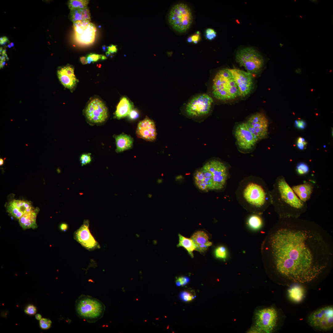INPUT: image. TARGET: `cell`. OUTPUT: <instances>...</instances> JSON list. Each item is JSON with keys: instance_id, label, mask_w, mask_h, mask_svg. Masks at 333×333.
<instances>
[{"instance_id": "obj_24", "label": "cell", "mask_w": 333, "mask_h": 333, "mask_svg": "<svg viewBox=\"0 0 333 333\" xmlns=\"http://www.w3.org/2000/svg\"><path fill=\"white\" fill-rule=\"evenodd\" d=\"M133 107V103L128 98L125 97H122L117 107L115 112V117L120 119L127 116Z\"/></svg>"}, {"instance_id": "obj_38", "label": "cell", "mask_w": 333, "mask_h": 333, "mask_svg": "<svg viewBox=\"0 0 333 333\" xmlns=\"http://www.w3.org/2000/svg\"><path fill=\"white\" fill-rule=\"evenodd\" d=\"M307 143L305 139L302 137H299L297 141V146L298 148L301 150H304L306 147Z\"/></svg>"}, {"instance_id": "obj_23", "label": "cell", "mask_w": 333, "mask_h": 333, "mask_svg": "<svg viewBox=\"0 0 333 333\" xmlns=\"http://www.w3.org/2000/svg\"><path fill=\"white\" fill-rule=\"evenodd\" d=\"M39 210L36 208L33 210L25 214L19 219L20 225L24 229L30 228L35 229L38 226L36 223V218Z\"/></svg>"}, {"instance_id": "obj_46", "label": "cell", "mask_w": 333, "mask_h": 333, "mask_svg": "<svg viewBox=\"0 0 333 333\" xmlns=\"http://www.w3.org/2000/svg\"><path fill=\"white\" fill-rule=\"evenodd\" d=\"M9 42L8 39L6 36L0 37V44L2 45H5Z\"/></svg>"}, {"instance_id": "obj_44", "label": "cell", "mask_w": 333, "mask_h": 333, "mask_svg": "<svg viewBox=\"0 0 333 333\" xmlns=\"http://www.w3.org/2000/svg\"><path fill=\"white\" fill-rule=\"evenodd\" d=\"M200 32L197 31L194 34L191 36L192 42L195 44L198 43L200 40Z\"/></svg>"}, {"instance_id": "obj_52", "label": "cell", "mask_w": 333, "mask_h": 333, "mask_svg": "<svg viewBox=\"0 0 333 333\" xmlns=\"http://www.w3.org/2000/svg\"><path fill=\"white\" fill-rule=\"evenodd\" d=\"M107 59V57L105 56L104 55H102L101 60H106Z\"/></svg>"}, {"instance_id": "obj_34", "label": "cell", "mask_w": 333, "mask_h": 333, "mask_svg": "<svg viewBox=\"0 0 333 333\" xmlns=\"http://www.w3.org/2000/svg\"><path fill=\"white\" fill-rule=\"evenodd\" d=\"M180 297L184 301L189 302L195 298V294L192 291L185 290L181 293Z\"/></svg>"}, {"instance_id": "obj_14", "label": "cell", "mask_w": 333, "mask_h": 333, "mask_svg": "<svg viewBox=\"0 0 333 333\" xmlns=\"http://www.w3.org/2000/svg\"><path fill=\"white\" fill-rule=\"evenodd\" d=\"M245 123L250 131L258 140L267 137L269 121L263 113H257L253 114Z\"/></svg>"}, {"instance_id": "obj_19", "label": "cell", "mask_w": 333, "mask_h": 333, "mask_svg": "<svg viewBox=\"0 0 333 333\" xmlns=\"http://www.w3.org/2000/svg\"><path fill=\"white\" fill-rule=\"evenodd\" d=\"M58 78L66 88L70 90L74 88L78 82L74 73V68L70 64L60 67L57 72Z\"/></svg>"}, {"instance_id": "obj_16", "label": "cell", "mask_w": 333, "mask_h": 333, "mask_svg": "<svg viewBox=\"0 0 333 333\" xmlns=\"http://www.w3.org/2000/svg\"><path fill=\"white\" fill-rule=\"evenodd\" d=\"M229 70L238 87L239 96L245 97L248 95L253 88L252 74L237 69Z\"/></svg>"}, {"instance_id": "obj_35", "label": "cell", "mask_w": 333, "mask_h": 333, "mask_svg": "<svg viewBox=\"0 0 333 333\" xmlns=\"http://www.w3.org/2000/svg\"><path fill=\"white\" fill-rule=\"evenodd\" d=\"M102 56V55L90 53L88 54L86 56V58L88 63L90 64L91 62L94 63L98 61L100 59H101Z\"/></svg>"}, {"instance_id": "obj_49", "label": "cell", "mask_w": 333, "mask_h": 333, "mask_svg": "<svg viewBox=\"0 0 333 333\" xmlns=\"http://www.w3.org/2000/svg\"><path fill=\"white\" fill-rule=\"evenodd\" d=\"M35 318L38 320H40L42 318L41 315L39 314H37L35 316Z\"/></svg>"}, {"instance_id": "obj_27", "label": "cell", "mask_w": 333, "mask_h": 333, "mask_svg": "<svg viewBox=\"0 0 333 333\" xmlns=\"http://www.w3.org/2000/svg\"><path fill=\"white\" fill-rule=\"evenodd\" d=\"M288 292L290 299L295 302H300L304 296V290L298 283L292 286Z\"/></svg>"}, {"instance_id": "obj_29", "label": "cell", "mask_w": 333, "mask_h": 333, "mask_svg": "<svg viewBox=\"0 0 333 333\" xmlns=\"http://www.w3.org/2000/svg\"><path fill=\"white\" fill-rule=\"evenodd\" d=\"M179 243L177 247L182 246L187 251L188 253L193 258L194 257L193 252L195 250V245L191 238H187L180 234H179Z\"/></svg>"}, {"instance_id": "obj_21", "label": "cell", "mask_w": 333, "mask_h": 333, "mask_svg": "<svg viewBox=\"0 0 333 333\" xmlns=\"http://www.w3.org/2000/svg\"><path fill=\"white\" fill-rule=\"evenodd\" d=\"M34 209L31 202L21 200L11 201L8 204L7 208V211L10 215L18 219L25 214Z\"/></svg>"}, {"instance_id": "obj_43", "label": "cell", "mask_w": 333, "mask_h": 333, "mask_svg": "<svg viewBox=\"0 0 333 333\" xmlns=\"http://www.w3.org/2000/svg\"><path fill=\"white\" fill-rule=\"evenodd\" d=\"M128 116L130 119L135 120L138 117L139 113L137 110L133 109L130 111Z\"/></svg>"}, {"instance_id": "obj_51", "label": "cell", "mask_w": 333, "mask_h": 333, "mask_svg": "<svg viewBox=\"0 0 333 333\" xmlns=\"http://www.w3.org/2000/svg\"><path fill=\"white\" fill-rule=\"evenodd\" d=\"M3 163H4L3 160L2 158H0V166L2 165L3 164Z\"/></svg>"}, {"instance_id": "obj_9", "label": "cell", "mask_w": 333, "mask_h": 333, "mask_svg": "<svg viewBox=\"0 0 333 333\" xmlns=\"http://www.w3.org/2000/svg\"><path fill=\"white\" fill-rule=\"evenodd\" d=\"M255 326L258 330L263 332H271L276 326L278 313L273 307L259 309L255 314Z\"/></svg>"}, {"instance_id": "obj_50", "label": "cell", "mask_w": 333, "mask_h": 333, "mask_svg": "<svg viewBox=\"0 0 333 333\" xmlns=\"http://www.w3.org/2000/svg\"><path fill=\"white\" fill-rule=\"evenodd\" d=\"M5 61H0V68H2L5 64Z\"/></svg>"}, {"instance_id": "obj_5", "label": "cell", "mask_w": 333, "mask_h": 333, "mask_svg": "<svg viewBox=\"0 0 333 333\" xmlns=\"http://www.w3.org/2000/svg\"><path fill=\"white\" fill-rule=\"evenodd\" d=\"M75 308L79 317L88 322L92 323L103 317L105 307L98 299L82 294L76 300Z\"/></svg>"}, {"instance_id": "obj_2", "label": "cell", "mask_w": 333, "mask_h": 333, "mask_svg": "<svg viewBox=\"0 0 333 333\" xmlns=\"http://www.w3.org/2000/svg\"><path fill=\"white\" fill-rule=\"evenodd\" d=\"M236 195L247 211L261 215L272 205L271 191L263 180L256 177L244 178L239 183Z\"/></svg>"}, {"instance_id": "obj_37", "label": "cell", "mask_w": 333, "mask_h": 333, "mask_svg": "<svg viewBox=\"0 0 333 333\" xmlns=\"http://www.w3.org/2000/svg\"><path fill=\"white\" fill-rule=\"evenodd\" d=\"M51 324V321L47 319L42 318L39 321L40 326L41 328L43 329H49L50 327Z\"/></svg>"}, {"instance_id": "obj_45", "label": "cell", "mask_w": 333, "mask_h": 333, "mask_svg": "<svg viewBox=\"0 0 333 333\" xmlns=\"http://www.w3.org/2000/svg\"><path fill=\"white\" fill-rule=\"evenodd\" d=\"M107 50L111 54H113L117 52V49L116 45L111 44L107 47Z\"/></svg>"}, {"instance_id": "obj_13", "label": "cell", "mask_w": 333, "mask_h": 333, "mask_svg": "<svg viewBox=\"0 0 333 333\" xmlns=\"http://www.w3.org/2000/svg\"><path fill=\"white\" fill-rule=\"evenodd\" d=\"M76 38L80 43L84 45L92 43L95 39L96 29L90 20H84L73 23Z\"/></svg>"}, {"instance_id": "obj_31", "label": "cell", "mask_w": 333, "mask_h": 333, "mask_svg": "<svg viewBox=\"0 0 333 333\" xmlns=\"http://www.w3.org/2000/svg\"><path fill=\"white\" fill-rule=\"evenodd\" d=\"M89 1L86 0H70L68 1V5L70 10L82 9L88 7Z\"/></svg>"}, {"instance_id": "obj_30", "label": "cell", "mask_w": 333, "mask_h": 333, "mask_svg": "<svg viewBox=\"0 0 333 333\" xmlns=\"http://www.w3.org/2000/svg\"><path fill=\"white\" fill-rule=\"evenodd\" d=\"M260 215L254 214L251 216L248 220V224L249 227L254 230L258 229L262 225V220Z\"/></svg>"}, {"instance_id": "obj_20", "label": "cell", "mask_w": 333, "mask_h": 333, "mask_svg": "<svg viewBox=\"0 0 333 333\" xmlns=\"http://www.w3.org/2000/svg\"><path fill=\"white\" fill-rule=\"evenodd\" d=\"M194 178L197 187L204 191L214 190L213 181L210 172L203 167L196 170L194 173Z\"/></svg>"}, {"instance_id": "obj_25", "label": "cell", "mask_w": 333, "mask_h": 333, "mask_svg": "<svg viewBox=\"0 0 333 333\" xmlns=\"http://www.w3.org/2000/svg\"><path fill=\"white\" fill-rule=\"evenodd\" d=\"M116 151L120 152L130 149L133 145V139L130 136L121 134L115 137Z\"/></svg>"}, {"instance_id": "obj_55", "label": "cell", "mask_w": 333, "mask_h": 333, "mask_svg": "<svg viewBox=\"0 0 333 333\" xmlns=\"http://www.w3.org/2000/svg\"><path fill=\"white\" fill-rule=\"evenodd\" d=\"M111 54L108 51L106 52V55L107 56H109Z\"/></svg>"}, {"instance_id": "obj_17", "label": "cell", "mask_w": 333, "mask_h": 333, "mask_svg": "<svg viewBox=\"0 0 333 333\" xmlns=\"http://www.w3.org/2000/svg\"><path fill=\"white\" fill-rule=\"evenodd\" d=\"M89 225L88 221L85 220L83 224L75 232L74 237L83 246L91 250L100 247L90 232Z\"/></svg>"}, {"instance_id": "obj_53", "label": "cell", "mask_w": 333, "mask_h": 333, "mask_svg": "<svg viewBox=\"0 0 333 333\" xmlns=\"http://www.w3.org/2000/svg\"><path fill=\"white\" fill-rule=\"evenodd\" d=\"M102 49L104 50L105 51L106 50V49H107V47H106L104 45L102 46Z\"/></svg>"}, {"instance_id": "obj_6", "label": "cell", "mask_w": 333, "mask_h": 333, "mask_svg": "<svg viewBox=\"0 0 333 333\" xmlns=\"http://www.w3.org/2000/svg\"><path fill=\"white\" fill-rule=\"evenodd\" d=\"M168 22L173 29L180 33L186 32L193 22L191 9L186 4L180 3L173 6L169 12Z\"/></svg>"}, {"instance_id": "obj_41", "label": "cell", "mask_w": 333, "mask_h": 333, "mask_svg": "<svg viewBox=\"0 0 333 333\" xmlns=\"http://www.w3.org/2000/svg\"><path fill=\"white\" fill-rule=\"evenodd\" d=\"M294 124L296 127L300 130H304L306 125V124L305 121L302 120H295Z\"/></svg>"}, {"instance_id": "obj_36", "label": "cell", "mask_w": 333, "mask_h": 333, "mask_svg": "<svg viewBox=\"0 0 333 333\" xmlns=\"http://www.w3.org/2000/svg\"><path fill=\"white\" fill-rule=\"evenodd\" d=\"M216 36V32L213 29L208 28L205 31V37L206 39L212 40Z\"/></svg>"}, {"instance_id": "obj_48", "label": "cell", "mask_w": 333, "mask_h": 333, "mask_svg": "<svg viewBox=\"0 0 333 333\" xmlns=\"http://www.w3.org/2000/svg\"><path fill=\"white\" fill-rule=\"evenodd\" d=\"M80 60L81 63L83 64H85L88 63L86 57L82 56L80 57Z\"/></svg>"}, {"instance_id": "obj_39", "label": "cell", "mask_w": 333, "mask_h": 333, "mask_svg": "<svg viewBox=\"0 0 333 333\" xmlns=\"http://www.w3.org/2000/svg\"><path fill=\"white\" fill-rule=\"evenodd\" d=\"M91 161V158L90 154H83L80 156V161L82 166L89 163Z\"/></svg>"}, {"instance_id": "obj_7", "label": "cell", "mask_w": 333, "mask_h": 333, "mask_svg": "<svg viewBox=\"0 0 333 333\" xmlns=\"http://www.w3.org/2000/svg\"><path fill=\"white\" fill-rule=\"evenodd\" d=\"M236 60L240 66L244 67L251 74L257 73L262 69L264 63L262 56L252 47H247L238 51Z\"/></svg>"}, {"instance_id": "obj_57", "label": "cell", "mask_w": 333, "mask_h": 333, "mask_svg": "<svg viewBox=\"0 0 333 333\" xmlns=\"http://www.w3.org/2000/svg\"><path fill=\"white\" fill-rule=\"evenodd\" d=\"M10 44L11 46V47H13L14 46V43L12 42L10 43Z\"/></svg>"}, {"instance_id": "obj_28", "label": "cell", "mask_w": 333, "mask_h": 333, "mask_svg": "<svg viewBox=\"0 0 333 333\" xmlns=\"http://www.w3.org/2000/svg\"><path fill=\"white\" fill-rule=\"evenodd\" d=\"M191 238L195 246L205 245L209 247L212 244V242L208 240L209 237L208 235L203 231H198L194 233Z\"/></svg>"}, {"instance_id": "obj_40", "label": "cell", "mask_w": 333, "mask_h": 333, "mask_svg": "<svg viewBox=\"0 0 333 333\" xmlns=\"http://www.w3.org/2000/svg\"><path fill=\"white\" fill-rule=\"evenodd\" d=\"M189 279L187 277H181L178 278L175 282L176 285L178 286H183L186 285L189 282Z\"/></svg>"}, {"instance_id": "obj_1", "label": "cell", "mask_w": 333, "mask_h": 333, "mask_svg": "<svg viewBox=\"0 0 333 333\" xmlns=\"http://www.w3.org/2000/svg\"><path fill=\"white\" fill-rule=\"evenodd\" d=\"M331 240L314 222L279 218L262 242V258L278 277L296 283L309 282L332 262Z\"/></svg>"}, {"instance_id": "obj_58", "label": "cell", "mask_w": 333, "mask_h": 333, "mask_svg": "<svg viewBox=\"0 0 333 333\" xmlns=\"http://www.w3.org/2000/svg\"><path fill=\"white\" fill-rule=\"evenodd\" d=\"M7 47H8L9 48H11V45H10V44H9L8 45H7Z\"/></svg>"}, {"instance_id": "obj_18", "label": "cell", "mask_w": 333, "mask_h": 333, "mask_svg": "<svg viewBox=\"0 0 333 333\" xmlns=\"http://www.w3.org/2000/svg\"><path fill=\"white\" fill-rule=\"evenodd\" d=\"M136 133L138 138L150 141H154L157 135L154 122L149 118H146L138 123Z\"/></svg>"}, {"instance_id": "obj_10", "label": "cell", "mask_w": 333, "mask_h": 333, "mask_svg": "<svg viewBox=\"0 0 333 333\" xmlns=\"http://www.w3.org/2000/svg\"><path fill=\"white\" fill-rule=\"evenodd\" d=\"M203 167L210 172L214 190H221L224 187L228 179V172L223 163L218 160H212L205 163Z\"/></svg>"}, {"instance_id": "obj_12", "label": "cell", "mask_w": 333, "mask_h": 333, "mask_svg": "<svg viewBox=\"0 0 333 333\" xmlns=\"http://www.w3.org/2000/svg\"><path fill=\"white\" fill-rule=\"evenodd\" d=\"M85 113L87 119L93 123L103 122L108 116L107 108L103 101L98 98H94L89 102Z\"/></svg>"}, {"instance_id": "obj_26", "label": "cell", "mask_w": 333, "mask_h": 333, "mask_svg": "<svg viewBox=\"0 0 333 333\" xmlns=\"http://www.w3.org/2000/svg\"><path fill=\"white\" fill-rule=\"evenodd\" d=\"M69 17L73 23L79 21H90V13L88 7L70 10Z\"/></svg>"}, {"instance_id": "obj_4", "label": "cell", "mask_w": 333, "mask_h": 333, "mask_svg": "<svg viewBox=\"0 0 333 333\" xmlns=\"http://www.w3.org/2000/svg\"><path fill=\"white\" fill-rule=\"evenodd\" d=\"M213 80L212 93L216 98L225 101L239 96L238 87L229 69L219 71Z\"/></svg>"}, {"instance_id": "obj_3", "label": "cell", "mask_w": 333, "mask_h": 333, "mask_svg": "<svg viewBox=\"0 0 333 333\" xmlns=\"http://www.w3.org/2000/svg\"><path fill=\"white\" fill-rule=\"evenodd\" d=\"M271 195L272 205L280 218L299 217L307 210L306 202L299 198L283 176L277 178Z\"/></svg>"}, {"instance_id": "obj_59", "label": "cell", "mask_w": 333, "mask_h": 333, "mask_svg": "<svg viewBox=\"0 0 333 333\" xmlns=\"http://www.w3.org/2000/svg\"><path fill=\"white\" fill-rule=\"evenodd\" d=\"M2 47H0V53H1H1H2Z\"/></svg>"}, {"instance_id": "obj_8", "label": "cell", "mask_w": 333, "mask_h": 333, "mask_svg": "<svg viewBox=\"0 0 333 333\" xmlns=\"http://www.w3.org/2000/svg\"><path fill=\"white\" fill-rule=\"evenodd\" d=\"M310 325L320 331H327L333 327V307L325 306L312 312L308 318Z\"/></svg>"}, {"instance_id": "obj_33", "label": "cell", "mask_w": 333, "mask_h": 333, "mask_svg": "<svg viewBox=\"0 0 333 333\" xmlns=\"http://www.w3.org/2000/svg\"><path fill=\"white\" fill-rule=\"evenodd\" d=\"M296 171L297 173L300 175H304L307 174L309 171V168L307 165L304 162L298 163L296 167Z\"/></svg>"}, {"instance_id": "obj_11", "label": "cell", "mask_w": 333, "mask_h": 333, "mask_svg": "<svg viewBox=\"0 0 333 333\" xmlns=\"http://www.w3.org/2000/svg\"><path fill=\"white\" fill-rule=\"evenodd\" d=\"M212 102V99L207 94H203L196 96L187 105V113L191 116L206 115L209 112Z\"/></svg>"}, {"instance_id": "obj_54", "label": "cell", "mask_w": 333, "mask_h": 333, "mask_svg": "<svg viewBox=\"0 0 333 333\" xmlns=\"http://www.w3.org/2000/svg\"><path fill=\"white\" fill-rule=\"evenodd\" d=\"M157 183H160L162 182V180L161 179H158L157 181Z\"/></svg>"}, {"instance_id": "obj_15", "label": "cell", "mask_w": 333, "mask_h": 333, "mask_svg": "<svg viewBox=\"0 0 333 333\" xmlns=\"http://www.w3.org/2000/svg\"><path fill=\"white\" fill-rule=\"evenodd\" d=\"M235 135L238 146L245 150L252 149L258 141L250 131L245 122L236 125Z\"/></svg>"}, {"instance_id": "obj_47", "label": "cell", "mask_w": 333, "mask_h": 333, "mask_svg": "<svg viewBox=\"0 0 333 333\" xmlns=\"http://www.w3.org/2000/svg\"><path fill=\"white\" fill-rule=\"evenodd\" d=\"M68 225L64 223L61 224L60 225V229L62 231H65L68 228Z\"/></svg>"}, {"instance_id": "obj_56", "label": "cell", "mask_w": 333, "mask_h": 333, "mask_svg": "<svg viewBox=\"0 0 333 333\" xmlns=\"http://www.w3.org/2000/svg\"><path fill=\"white\" fill-rule=\"evenodd\" d=\"M148 197L149 198H151L152 197V195L151 194H148Z\"/></svg>"}, {"instance_id": "obj_32", "label": "cell", "mask_w": 333, "mask_h": 333, "mask_svg": "<svg viewBox=\"0 0 333 333\" xmlns=\"http://www.w3.org/2000/svg\"><path fill=\"white\" fill-rule=\"evenodd\" d=\"M215 254L216 258L225 259L227 256V249L223 246H219L215 249Z\"/></svg>"}, {"instance_id": "obj_42", "label": "cell", "mask_w": 333, "mask_h": 333, "mask_svg": "<svg viewBox=\"0 0 333 333\" xmlns=\"http://www.w3.org/2000/svg\"><path fill=\"white\" fill-rule=\"evenodd\" d=\"M36 309L35 306L33 305H28L25 309L24 312L27 314L33 315L35 314Z\"/></svg>"}, {"instance_id": "obj_22", "label": "cell", "mask_w": 333, "mask_h": 333, "mask_svg": "<svg viewBox=\"0 0 333 333\" xmlns=\"http://www.w3.org/2000/svg\"><path fill=\"white\" fill-rule=\"evenodd\" d=\"M314 187V185L312 183L307 182L294 186L292 188L300 199L306 202L310 198Z\"/></svg>"}]
</instances>
